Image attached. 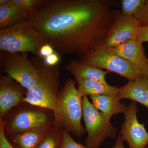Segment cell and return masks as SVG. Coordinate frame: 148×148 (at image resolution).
Instances as JSON below:
<instances>
[{"instance_id":"obj_1","label":"cell","mask_w":148,"mask_h":148,"mask_svg":"<svg viewBox=\"0 0 148 148\" xmlns=\"http://www.w3.org/2000/svg\"><path fill=\"white\" fill-rule=\"evenodd\" d=\"M121 12L102 0H43L28 18L45 44L80 58L105 44Z\"/></svg>"},{"instance_id":"obj_2","label":"cell","mask_w":148,"mask_h":148,"mask_svg":"<svg viewBox=\"0 0 148 148\" xmlns=\"http://www.w3.org/2000/svg\"><path fill=\"white\" fill-rule=\"evenodd\" d=\"M30 59L37 69L38 78L35 85L27 90L22 101L54 111L60 92L58 67L48 66L36 56Z\"/></svg>"},{"instance_id":"obj_3","label":"cell","mask_w":148,"mask_h":148,"mask_svg":"<svg viewBox=\"0 0 148 148\" xmlns=\"http://www.w3.org/2000/svg\"><path fill=\"white\" fill-rule=\"evenodd\" d=\"M82 97L73 79L67 80L59 92L54 110V123L76 136L83 135L85 130L81 123Z\"/></svg>"},{"instance_id":"obj_4","label":"cell","mask_w":148,"mask_h":148,"mask_svg":"<svg viewBox=\"0 0 148 148\" xmlns=\"http://www.w3.org/2000/svg\"><path fill=\"white\" fill-rule=\"evenodd\" d=\"M45 44L42 37L28 18L6 29H0L2 51L30 52L39 57L40 49Z\"/></svg>"},{"instance_id":"obj_5","label":"cell","mask_w":148,"mask_h":148,"mask_svg":"<svg viewBox=\"0 0 148 148\" xmlns=\"http://www.w3.org/2000/svg\"><path fill=\"white\" fill-rule=\"evenodd\" d=\"M83 117L88 135L85 144L88 148H99L108 138L116 136L117 128L90 103L87 96L83 97Z\"/></svg>"},{"instance_id":"obj_6","label":"cell","mask_w":148,"mask_h":148,"mask_svg":"<svg viewBox=\"0 0 148 148\" xmlns=\"http://www.w3.org/2000/svg\"><path fill=\"white\" fill-rule=\"evenodd\" d=\"M79 60L110 72L116 73L129 81L144 77L139 70L118 55L114 48L108 47L105 44Z\"/></svg>"},{"instance_id":"obj_7","label":"cell","mask_w":148,"mask_h":148,"mask_svg":"<svg viewBox=\"0 0 148 148\" xmlns=\"http://www.w3.org/2000/svg\"><path fill=\"white\" fill-rule=\"evenodd\" d=\"M27 52L13 53L2 51L0 65L8 76L27 90L33 87L38 78L34 65L27 57Z\"/></svg>"},{"instance_id":"obj_8","label":"cell","mask_w":148,"mask_h":148,"mask_svg":"<svg viewBox=\"0 0 148 148\" xmlns=\"http://www.w3.org/2000/svg\"><path fill=\"white\" fill-rule=\"evenodd\" d=\"M138 110L136 103L131 102L124 113V122L120 133L129 148H146L148 146V132L144 124L138 121Z\"/></svg>"},{"instance_id":"obj_9","label":"cell","mask_w":148,"mask_h":148,"mask_svg":"<svg viewBox=\"0 0 148 148\" xmlns=\"http://www.w3.org/2000/svg\"><path fill=\"white\" fill-rule=\"evenodd\" d=\"M141 22L133 16L121 14L111 28L105 45L114 48L129 40L137 38Z\"/></svg>"},{"instance_id":"obj_10","label":"cell","mask_w":148,"mask_h":148,"mask_svg":"<svg viewBox=\"0 0 148 148\" xmlns=\"http://www.w3.org/2000/svg\"><path fill=\"white\" fill-rule=\"evenodd\" d=\"M8 76L0 78V115L1 117L23 100V89ZM23 87V86H22Z\"/></svg>"},{"instance_id":"obj_11","label":"cell","mask_w":148,"mask_h":148,"mask_svg":"<svg viewBox=\"0 0 148 148\" xmlns=\"http://www.w3.org/2000/svg\"><path fill=\"white\" fill-rule=\"evenodd\" d=\"M114 49L118 55L132 64L143 76L148 58L146 57L143 43L137 39L130 40L114 48Z\"/></svg>"},{"instance_id":"obj_12","label":"cell","mask_w":148,"mask_h":148,"mask_svg":"<svg viewBox=\"0 0 148 148\" xmlns=\"http://www.w3.org/2000/svg\"><path fill=\"white\" fill-rule=\"evenodd\" d=\"M47 117L40 111H26L16 115L10 125L11 131L16 134L23 133L47 124Z\"/></svg>"},{"instance_id":"obj_13","label":"cell","mask_w":148,"mask_h":148,"mask_svg":"<svg viewBox=\"0 0 148 148\" xmlns=\"http://www.w3.org/2000/svg\"><path fill=\"white\" fill-rule=\"evenodd\" d=\"M117 95L120 100L130 99L148 109V80L143 77L129 81L127 84L119 88Z\"/></svg>"},{"instance_id":"obj_14","label":"cell","mask_w":148,"mask_h":148,"mask_svg":"<svg viewBox=\"0 0 148 148\" xmlns=\"http://www.w3.org/2000/svg\"><path fill=\"white\" fill-rule=\"evenodd\" d=\"M66 69L73 75L76 80L81 79L91 80L107 83L106 76L110 73L80 60H72L66 66Z\"/></svg>"},{"instance_id":"obj_15","label":"cell","mask_w":148,"mask_h":148,"mask_svg":"<svg viewBox=\"0 0 148 148\" xmlns=\"http://www.w3.org/2000/svg\"><path fill=\"white\" fill-rule=\"evenodd\" d=\"M92 104L109 119L114 115L124 113L126 108L116 95H97L90 96Z\"/></svg>"},{"instance_id":"obj_16","label":"cell","mask_w":148,"mask_h":148,"mask_svg":"<svg viewBox=\"0 0 148 148\" xmlns=\"http://www.w3.org/2000/svg\"><path fill=\"white\" fill-rule=\"evenodd\" d=\"M76 81L78 84V90L82 97L87 95H116L119 91V88L111 86L108 83L82 79Z\"/></svg>"},{"instance_id":"obj_17","label":"cell","mask_w":148,"mask_h":148,"mask_svg":"<svg viewBox=\"0 0 148 148\" xmlns=\"http://www.w3.org/2000/svg\"><path fill=\"white\" fill-rule=\"evenodd\" d=\"M48 124L16 134L14 137L15 143L20 148H36L44 136L48 132Z\"/></svg>"},{"instance_id":"obj_18","label":"cell","mask_w":148,"mask_h":148,"mask_svg":"<svg viewBox=\"0 0 148 148\" xmlns=\"http://www.w3.org/2000/svg\"><path fill=\"white\" fill-rule=\"evenodd\" d=\"M30 12L11 5L0 6V29H5L29 17Z\"/></svg>"},{"instance_id":"obj_19","label":"cell","mask_w":148,"mask_h":148,"mask_svg":"<svg viewBox=\"0 0 148 148\" xmlns=\"http://www.w3.org/2000/svg\"><path fill=\"white\" fill-rule=\"evenodd\" d=\"M146 1V0H122V14L134 16L143 7Z\"/></svg>"},{"instance_id":"obj_20","label":"cell","mask_w":148,"mask_h":148,"mask_svg":"<svg viewBox=\"0 0 148 148\" xmlns=\"http://www.w3.org/2000/svg\"><path fill=\"white\" fill-rule=\"evenodd\" d=\"M43 2V0H10L8 5L19 8L31 13L36 10Z\"/></svg>"},{"instance_id":"obj_21","label":"cell","mask_w":148,"mask_h":148,"mask_svg":"<svg viewBox=\"0 0 148 148\" xmlns=\"http://www.w3.org/2000/svg\"><path fill=\"white\" fill-rule=\"evenodd\" d=\"M61 141L58 136L53 133L46 134L41 140L36 148H59L61 147Z\"/></svg>"},{"instance_id":"obj_22","label":"cell","mask_w":148,"mask_h":148,"mask_svg":"<svg viewBox=\"0 0 148 148\" xmlns=\"http://www.w3.org/2000/svg\"><path fill=\"white\" fill-rule=\"evenodd\" d=\"M62 141L60 148H88L86 146L77 143L66 130L62 131Z\"/></svg>"},{"instance_id":"obj_23","label":"cell","mask_w":148,"mask_h":148,"mask_svg":"<svg viewBox=\"0 0 148 148\" xmlns=\"http://www.w3.org/2000/svg\"><path fill=\"white\" fill-rule=\"evenodd\" d=\"M141 22L142 25L148 24V0L139 12L134 16Z\"/></svg>"},{"instance_id":"obj_24","label":"cell","mask_w":148,"mask_h":148,"mask_svg":"<svg viewBox=\"0 0 148 148\" xmlns=\"http://www.w3.org/2000/svg\"><path fill=\"white\" fill-rule=\"evenodd\" d=\"M5 123L1 118L0 123V148H14L9 142L4 132Z\"/></svg>"},{"instance_id":"obj_25","label":"cell","mask_w":148,"mask_h":148,"mask_svg":"<svg viewBox=\"0 0 148 148\" xmlns=\"http://www.w3.org/2000/svg\"><path fill=\"white\" fill-rule=\"evenodd\" d=\"M136 39L143 43L148 42V24L141 25L138 30Z\"/></svg>"},{"instance_id":"obj_26","label":"cell","mask_w":148,"mask_h":148,"mask_svg":"<svg viewBox=\"0 0 148 148\" xmlns=\"http://www.w3.org/2000/svg\"><path fill=\"white\" fill-rule=\"evenodd\" d=\"M44 63L48 66H55L59 63L60 58L59 56L54 52L43 59Z\"/></svg>"},{"instance_id":"obj_27","label":"cell","mask_w":148,"mask_h":148,"mask_svg":"<svg viewBox=\"0 0 148 148\" xmlns=\"http://www.w3.org/2000/svg\"><path fill=\"white\" fill-rule=\"evenodd\" d=\"M54 52V49L50 45L45 44L40 49L39 58L43 59Z\"/></svg>"},{"instance_id":"obj_28","label":"cell","mask_w":148,"mask_h":148,"mask_svg":"<svg viewBox=\"0 0 148 148\" xmlns=\"http://www.w3.org/2000/svg\"><path fill=\"white\" fill-rule=\"evenodd\" d=\"M123 140L120 135L117 138L114 145L111 148H125L123 145Z\"/></svg>"},{"instance_id":"obj_29","label":"cell","mask_w":148,"mask_h":148,"mask_svg":"<svg viewBox=\"0 0 148 148\" xmlns=\"http://www.w3.org/2000/svg\"><path fill=\"white\" fill-rule=\"evenodd\" d=\"M10 0H1L0 1V6H3L8 5L10 2Z\"/></svg>"},{"instance_id":"obj_30","label":"cell","mask_w":148,"mask_h":148,"mask_svg":"<svg viewBox=\"0 0 148 148\" xmlns=\"http://www.w3.org/2000/svg\"><path fill=\"white\" fill-rule=\"evenodd\" d=\"M143 76H144V77L146 78L148 80V58L147 66H146V69H145L144 74H143Z\"/></svg>"},{"instance_id":"obj_31","label":"cell","mask_w":148,"mask_h":148,"mask_svg":"<svg viewBox=\"0 0 148 148\" xmlns=\"http://www.w3.org/2000/svg\"><path fill=\"white\" fill-rule=\"evenodd\" d=\"M146 148H148V146H147V147H146Z\"/></svg>"}]
</instances>
